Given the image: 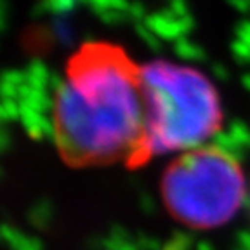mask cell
Returning <instances> with one entry per match:
<instances>
[{"instance_id":"cell-1","label":"cell","mask_w":250,"mask_h":250,"mask_svg":"<svg viewBox=\"0 0 250 250\" xmlns=\"http://www.w3.org/2000/svg\"><path fill=\"white\" fill-rule=\"evenodd\" d=\"M146 134L143 64L111 42H85L70 56L52 103V136L73 168H137Z\"/></svg>"},{"instance_id":"cell-2","label":"cell","mask_w":250,"mask_h":250,"mask_svg":"<svg viewBox=\"0 0 250 250\" xmlns=\"http://www.w3.org/2000/svg\"><path fill=\"white\" fill-rule=\"evenodd\" d=\"M146 134L137 168L165 155L207 145L223 129L221 94L202 70L179 62L143 64Z\"/></svg>"},{"instance_id":"cell-3","label":"cell","mask_w":250,"mask_h":250,"mask_svg":"<svg viewBox=\"0 0 250 250\" xmlns=\"http://www.w3.org/2000/svg\"><path fill=\"white\" fill-rule=\"evenodd\" d=\"M247 191L240 160L217 145L179 153L160 179L167 214L193 229H214L229 223L242 208Z\"/></svg>"}]
</instances>
